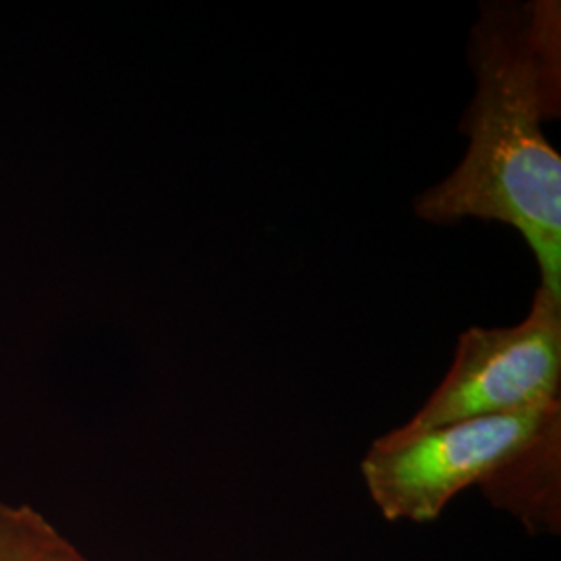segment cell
I'll use <instances>...</instances> for the list:
<instances>
[{
	"label": "cell",
	"mask_w": 561,
	"mask_h": 561,
	"mask_svg": "<svg viewBox=\"0 0 561 561\" xmlns=\"http://www.w3.org/2000/svg\"><path fill=\"white\" fill-rule=\"evenodd\" d=\"M468 60L477 76L460 123L468 150L416 198V215L433 225L514 227L539 262L542 289L561 298V157L542 131L561 113L560 2L482 4Z\"/></svg>",
	"instance_id": "6da1fadb"
},
{
	"label": "cell",
	"mask_w": 561,
	"mask_h": 561,
	"mask_svg": "<svg viewBox=\"0 0 561 561\" xmlns=\"http://www.w3.org/2000/svg\"><path fill=\"white\" fill-rule=\"evenodd\" d=\"M561 424V403L451 422L416 435H385L362 460V477L387 520H437L463 489L484 486Z\"/></svg>",
	"instance_id": "7a4b0ae2"
},
{
	"label": "cell",
	"mask_w": 561,
	"mask_h": 561,
	"mask_svg": "<svg viewBox=\"0 0 561 561\" xmlns=\"http://www.w3.org/2000/svg\"><path fill=\"white\" fill-rule=\"evenodd\" d=\"M561 298L539 287L514 327H472L456 358L416 416L391 431L416 435L451 422L520 414L561 403Z\"/></svg>",
	"instance_id": "3957f363"
},
{
	"label": "cell",
	"mask_w": 561,
	"mask_h": 561,
	"mask_svg": "<svg viewBox=\"0 0 561 561\" xmlns=\"http://www.w3.org/2000/svg\"><path fill=\"white\" fill-rule=\"evenodd\" d=\"M561 424L486 482L484 495L520 514L530 526H551L560 507Z\"/></svg>",
	"instance_id": "277c9868"
},
{
	"label": "cell",
	"mask_w": 561,
	"mask_h": 561,
	"mask_svg": "<svg viewBox=\"0 0 561 561\" xmlns=\"http://www.w3.org/2000/svg\"><path fill=\"white\" fill-rule=\"evenodd\" d=\"M0 561H88L27 505L0 503Z\"/></svg>",
	"instance_id": "5b68a950"
}]
</instances>
